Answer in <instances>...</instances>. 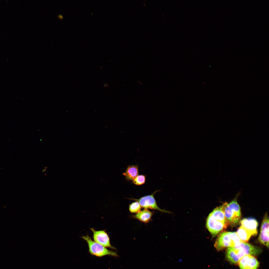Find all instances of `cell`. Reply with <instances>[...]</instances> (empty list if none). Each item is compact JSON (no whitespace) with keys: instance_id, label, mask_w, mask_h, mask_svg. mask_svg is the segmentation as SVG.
I'll list each match as a JSON object with an SVG mask.
<instances>
[{"instance_id":"6da1fadb","label":"cell","mask_w":269,"mask_h":269,"mask_svg":"<svg viewBox=\"0 0 269 269\" xmlns=\"http://www.w3.org/2000/svg\"><path fill=\"white\" fill-rule=\"evenodd\" d=\"M239 193L229 203H226L224 209L226 220L228 225L232 226L237 225L239 222L241 217L240 206L237 202V198Z\"/></svg>"},{"instance_id":"7a4b0ae2","label":"cell","mask_w":269,"mask_h":269,"mask_svg":"<svg viewBox=\"0 0 269 269\" xmlns=\"http://www.w3.org/2000/svg\"><path fill=\"white\" fill-rule=\"evenodd\" d=\"M81 237L87 244L89 251L92 255L99 257L107 255L115 257L118 256L116 252L107 249L93 240L88 235H82Z\"/></svg>"},{"instance_id":"3957f363","label":"cell","mask_w":269,"mask_h":269,"mask_svg":"<svg viewBox=\"0 0 269 269\" xmlns=\"http://www.w3.org/2000/svg\"><path fill=\"white\" fill-rule=\"evenodd\" d=\"M159 190L154 192L152 194L141 197L139 199L129 198L138 202L141 206L145 209L156 210L164 212L170 213L168 211L162 209L158 206L154 197V194Z\"/></svg>"},{"instance_id":"277c9868","label":"cell","mask_w":269,"mask_h":269,"mask_svg":"<svg viewBox=\"0 0 269 269\" xmlns=\"http://www.w3.org/2000/svg\"><path fill=\"white\" fill-rule=\"evenodd\" d=\"M227 226L223 223L216 220L209 215L207 218L206 227L213 237L225 229Z\"/></svg>"},{"instance_id":"5b68a950","label":"cell","mask_w":269,"mask_h":269,"mask_svg":"<svg viewBox=\"0 0 269 269\" xmlns=\"http://www.w3.org/2000/svg\"><path fill=\"white\" fill-rule=\"evenodd\" d=\"M90 229L93 233V237L95 242L106 248L116 249L111 244L109 236L105 230H96L93 228Z\"/></svg>"},{"instance_id":"8992f818","label":"cell","mask_w":269,"mask_h":269,"mask_svg":"<svg viewBox=\"0 0 269 269\" xmlns=\"http://www.w3.org/2000/svg\"><path fill=\"white\" fill-rule=\"evenodd\" d=\"M234 246L228 232H223L220 233L214 244V246L218 251H221L226 247H234Z\"/></svg>"},{"instance_id":"52a82bcc","label":"cell","mask_w":269,"mask_h":269,"mask_svg":"<svg viewBox=\"0 0 269 269\" xmlns=\"http://www.w3.org/2000/svg\"><path fill=\"white\" fill-rule=\"evenodd\" d=\"M240 269H257L259 263L254 256L250 255L244 256L238 263Z\"/></svg>"},{"instance_id":"ba28073f","label":"cell","mask_w":269,"mask_h":269,"mask_svg":"<svg viewBox=\"0 0 269 269\" xmlns=\"http://www.w3.org/2000/svg\"><path fill=\"white\" fill-rule=\"evenodd\" d=\"M260 234L258 238L259 241L268 247H269V219L267 215L262 221Z\"/></svg>"},{"instance_id":"9c48e42d","label":"cell","mask_w":269,"mask_h":269,"mask_svg":"<svg viewBox=\"0 0 269 269\" xmlns=\"http://www.w3.org/2000/svg\"><path fill=\"white\" fill-rule=\"evenodd\" d=\"M234 247L240 249L244 254L257 255L261 253L262 250L259 247L253 245L247 242H241Z\"/></svg>"},{"instance_id":"30bf717a","label":"cell","mask_w":269,"mask_h":269,"mask_svg":"<svg viewBox=\"0 0 269 269\" xmlns=\"http://www.w3.org/2000/svg\"><path fill=\"white\" fill-rule=\"evenodd\" d=\"M242 226L250 232L252 235L257 233V228L258 225L257 220L253 218H244L241 221Z\"/></svg>"},{"instance_id":"8fae6325","label":"cell","mask_w":269,"mask_h":269,"mask_svg":"<svg viewBox=\"0 0 269 269\" xmlns=\"http://www.w3.org/2000/svg\"><path fill=\"white\" fill-rule=\"evenodd\" d=\"M226 203L214 209L209 215L216 220L222 222L228 226L224 213V209Z\"/></svg>"},{"instance_id":"7c38bea8","label":"cell","mask_w":269,"mask_h":269,"mask_svg":"<svg viewBox=\"0 0 269 269\" xmlns=\"http://www.w3.org/2000/svg\"><path fill=\"white\" fill-rule=\"evenodd\" d=\"M153 214V212L145 209L133 215L132 217L143 223H147L151 220Z\"/></svg>"},{"instance_id":"4fadbf2b","label":"cell","mask_w":269,"mask_h":269,"mask_svg":"<svg viewBox=\"0 0 269 269\" xmlns=\"http://www.w3.org/2000/svg\"><path fill=\"white\" fill-rule=\"evenodd\" d=\"M126 179L133 180L138 174V167L136 165L129 166L125 172L123 173Z\"/></svg>"},{"instance_id":"5bb4252c","label":"cell","mask_w":269,"mask_h":269,"mask_svg":"<svg viewBox=\"0 0 269 269\" xmlns=\"http://www.w3.org/2000/svg\"><path fill=\"white\" fill-rule=\"evenodd\" d=\"M226 257L228 261L234 264L238 263L240 259L235 251L233 247L227 248L226 252Z\"/></svg>"},{"instance_id":"9a60e30c","label":"cell","mask_w":269,"mask_h":269,"mask_svg":"<svg viewBox=\"0 0 269 269\" xmlns=\"http://www.w3.org/2000/svg\"><path fill=\"white\" fill-rule=\"evenodd\" d=\"M236 233L241 241L243 242H247L252 235L250 232L242 226L238 228Z\"/></svg>"},{"instance_id":"2e32d148","label":"cell","mask_w":269,"mask_h":269,"mask_svg":"<svg viewBox=\"0 0 269 269\" xmlns=\"http://www.w3.org/2000/svg\"><path fill=\"white\" fill-rule=\"evenodd\" d=\"M141 207L137 202H133L129 205L130 211L132 213H137L140 211Z\"/></svg>"},{"instance_id":"e0dca14e","label":"cell","mask_w":269,"mask_h":269,"mask_svg":"<svg viewBox=\"0 0 269 269\" xmlns=\"http://www.w3.org/2000/svg\"><path fill=\"white\" fill-rule=\"evenodd\" d=\"M145 181V176L143 175H140L137 176L133 180V182L136 185H139L144 184Z\"/></svg>"},{"instance_id":"ac0fdd59","label":"cell","mask_w":269,"mask_h":269,"mask_svg":"<svg viewBox=\"0 0 269 269\" xmlns=\"http://www.w3.org/2000/svg\"><path fill=\"white\" fill-rule=\"evenodd\" d=\"M228 233L234 245V246L242 242L238 237L236 232H228Z\"/></svg>"}]
</instances>
